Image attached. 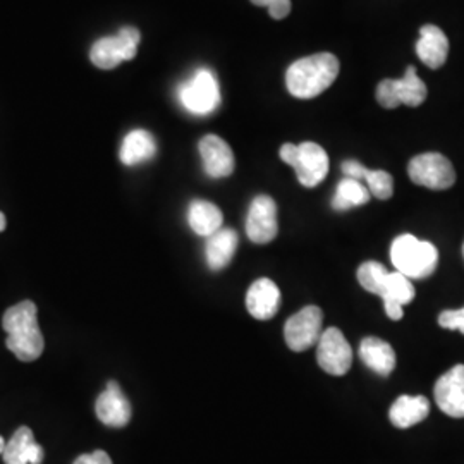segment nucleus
Listing matches in <instances>:
<instances>
[{
	"label": "nucleus",
	"mask_w": 464,
	"mask_h": 464,
	"mask_svg": "<svg viewBox=\"0 0 464 464\" xmlns=\"http://www.w3.org/2000/svg\"><path fill=\"white\" fill-rule=\"evenodd\" d=\"M36 304L34 301H21L11 306L2 318V327L7 332L5 346L14 353L19 362H34L42 356L45 341L38 327Z\"/></svg>",
	"instance_id": "obj_1"
},
{
	"label": "nucleus",
	"mask_w": 464,
	"mask_h": 464,
	"mask_svg": "<svg viewBox=\"0 0 464 464\" xmlns=\"http://www.w3.org/2000/svg\"><path fill=\"white\" fill-rule=\"evenodd\" d=\"M339 69L337 57L329 52L303 57L291 64L285 72L287 90L296 99H315L331 88L339 76Z\"/></svg>",
	"instance_id": "obj_2"
},
{
	"label": "nucleus",
	"mask_w": 464,
	"mask_h": 464,
	"mask_svg": "<svg viewBox=\"0 0 464 464\" xmlns=\"http://www.w3.org/2000/svg\"><path fill=\"white\" fill-rule=\"evenodd\" d=\"M391 260L399 274L408 279H427L439 264V251L430 241H420L413 234H402L391 246Z\"/></svg>",
	"instance_id": "obj_3"
},
{
	"label": "nucleus",
	"mask_w": 464,
	"mask_h": 464,
	"mask_svg": "<svg viewBox=\"0 0 464 464\" xmlns=\"http://www.w3.org/2000/svg\"><path fill=\"white\" fill-rule=\"evenodd\" d=\"M281 159L296 170L298 181L304 188H315L329 174V155L314 141H304L301 145H282Z\"/></svg>",
	"instance_id": "obj_4"
},
{
	"label": "nucleus",
	"mask_w": 464,
	"mask_h": 464,
	"mask_svg": "<svg viewBox=\"0 0 464 464\" xmlns=\"http://www.w3.org/2000/svg\"><path fill=\"white\" fill-rule=\"evenodd\" d=\"M178 97L184 109L193 116H208L220 105V88L216 74L210 69H198L191 80L184 82Z\"/></svg>",
	"instance_id": "obj_5"
},
{
	"label": "nucleus",
	"mask_w": 464,
	"mask_h": 464,
	"mask_svg": "<svg viewBox=\"0 0 464 464\" xmlns=\"http://www.w3.org/2000/svg\"><path fill=\"white\" fill-rule=\"evenodd\" d=\"M140 40L141 34L133 26H126L114 36L97 40L90 50V59L99 69H114L126 61H133Z\"/></svg>",
	"instance_id": "obj_6"
},
{
	"label": "nucleus",
	"mask_w": 464,
	"mask_h": 464,
	"mask_svg": "<svg viewBox=\"0 0 464 464\" xmlns=\"http://www.w3.org/2000/svg\"><path fill=\"white\" fill-rule=\"evenodd\" d=\"M427 100V84L418 76L415 66L406 69L399 80H383L377 86V102L383 109H398L399 105L418 107Z\"/></svg>",
	"instance_id": "obj_7"
},
{
	"label": "nucleus",
	"mask_w": 464,
	"mask_h": 464,
	"mask_svg": "<svg viewBox=\"0 0 464 464\" xmlns=\"http://www.w3.org/2000/svg\"><path fill=\"white\" fill-rule=\"evenodd\" d=\"M408 174L413 183L435 191L449 189L456 183V170L450 160L435 151L416 155L408 166Z\"/></svg>",
	"instance_id": "obj_8"
},
{
	"label": "nucleus",
	"mask_w": 464,
	"mask_h": 464,
	"mask_svg": "<svg viewBox=\"0 0 464 464\" xmlns=\"http://www.w3.org/2000/svg\"><path fill=\"white\" fill-rule=\"evenodd\" d=\"M316 360L325 373L334 377L346 375L353 365V349L344 334L335 327L322 332L316 343Z\"/></svg>",
	"instance_id": "obj_9"
},
{
	"label": "nucleus",
	"mask_w": 464,
	"mask_h": 464,
	"mask_svg": "<svg viewBox=\"0 0 464 464\" xmlns=\"http://www.w3.org/2000/svg\"><path fill=\"white\" fill-rule=\"evenodd\" d=\"M322 322L324 314L314 304L291 316L284 325V339L287 346L296 353L316 346L322 335Z\"/></svg>",
	"instance_id": "obj_10"
},
{
	"label": "nucleus",
	"mask_w": 464,
	"mask_h": 464,
	"mask_svg": "<svg viewBox=\"0 0 464 464\" xmlns=\"http://www.w3.org/2000/svg\"><path fill=\"white\" fill-rule=\"evenodd\" d=\"M279 232V224H277V205L276 201L260 195L251 201L248 210V218H246V234L249 241L256 245H266L276 239Z\"/></svg>",
	"instance_id": "obj_11"
},
{
	"label": "nucleus",
	"mask_w": 464,
	"mask_h": 464,
	"mask_svg": "<svg viewBox=\"0 0 464 464\" xmlns=\"http://www.w3.org/2000/svg\"><path fill=\"white\" fill-rule=\"evenodd\" d=\"M95 413L103 425L112 429H122L131 421V402L124 396L117 382H109L107 389L97 398Z\"/></svg>",
	"instance_id": "obj_12"
},
{
	"label": "nucleus",
	"mask_w": 464,
	"mask_h": 464,
	"mask_svg": "<svg viewBox=\"0 0 464 464\" xmlns=\"http://www.w3.org/2000/svg\"><path fill=\"white\" fill-rule=\"evenodd\" d=\"M437 406L450 418H464V365L446 372L433 389Z\"/></svg>",
	"instance_id": "obj_13"
},
{
	"label": "nucleus",
	"mask_w": 464,
	"mask_h": 464,
	"mask_svg": "<svg viewBox=\"0 0 464 464\" xmlns=\"http://www.w3.org/2000/svg\"><path fill=\"white\" fill-rule=\"evenodd\" d=\"M198 150L203 160V169L210 178L222 179L234 172V153L231 147L220 136L217 134L203 136L199 141Z\"/></svg>",
	"instance_id": "obj_14"
},
{
	"label": "nucleus",
	"mask_w": 464,
	"mask_h": 464,
	"mask_svg": "<svg viewBox=\"0 0 464 464\" xmlns=\"http://www.w3.org/2000/svg\"><path fill=\"white\" fill-rule=\"evenodd\" d=\"M279 306H281V291L276 282L262 277L249 285L246 308L253 318L270 320L279 312Z\"/></svg>",
	"instance_id": "obj_15"
},
{
	"label": "nucleus",
	"mask_w": 464,
	"mask_h": 464,
	"mask_svg": "<svg viewBox=\"0 0 464 464\" xmlns=\"http://www.w3.org/2000/svg\"><path fill=\"white\" fill-rule=\"evenodd\" d=\"M416 53L420 61L430 69H439L448 61L449 40L446 34L433 24L420 28V40L416 42Z\"/></svg>",
	"instance_id": "obj_16"
},
{
	"label": "nucleus",
	"mask_w": 464,
	"mask_h": 464,
	"mask_svg": "<svg viewBox=\"0 0 464 464\" xmlns=\"http://www.w3.org/2000/svg\"><path fill=\"white\" fill-rule=\"evenodd\" d=\"M2 458L5 464H42L44 448L34 442V431L19 427L2 450Z\"/></svg>",
	"instance_id": "obj_17"
},
{
	"label": "nucleus",
	"mask_w": 464,
	"mask_h": 464,
	"mask_svg": "<svg viewBox=\"0 0 464 464\" xmlns=\"http://www.w3.org/2000/svg\"><path fill=\"white\" fill-rule=\"evenodd\" d=\"M360 358L370 370L382 377H389L396 368V353L387 341L365 337L360 344Z\"/></svg>",
	"instance_id": "obj_18"
},
{
	"label": "nucleus",
	"mask_w": 464,
	"mask_h": 464,
	"mask_svg": "<svg viewBox=\"0 0 464 464\" xmlns=\"http://www.w3.org/2000/svg\"><path fill=\"white\" fill-rule=\"evenodd\" d=\"M239 245L237 232L234 229H218L207 237L205 256L210 270H222L231 264L232 256Z\"/></svg>",
	"instance_id": "obj_19"
},
{
	"label": "nucleus",
	"mask_w": 464,
	"mask_h": 464,
	"mask_svg": "<svg viewBox=\"0 0 464 464\" xmlns=\"http://www.w3.org/2000/svg\"><path fill=\"white\" fill-rule=\"evenodd\" d=\"M430 413V402L423 396H401L391 406L389 418L394 427L410 429L421 423Z\"/></svg>",
	"instance_id": "obj_20"
},
{
	"label": "nucleus",
	"mask_w": 464,
	"mask_h": 464,
	"mask_svg": "<svg viewBox=\"0 0 464 464\" xmlns=\"http://www.w3.org/2000/svg\"><path fill=\"white\" fill-rule=\"evenodd\" d=\"M157 153V141L155 138L145 130H134L126 134L122 145H121V162L124 166H138L143 162H149Z\"/></svg>",
	"instance_id": "obj_21"
},
{
	"label": "nucleus",
	"mask_w": 464,
	"mask_h": 464,
	"mask_svg": "<svg viewBox=\"0 0 464 464\" xmlns=\"http://www.w3.org/2000/svg\"><path fill=\"white\" fill-rule=\"evenodd\" d=\"M222 222H224V216L214 203L205 199H195L189 203L188 224L195 234L208 237L214 232L222 229Z\"/></svg>",
	"instance_id": "obj_22"
},
{
	"label": "nucleus",
	"mask_w": 464,
	"mask_h": 464,
	"mask_svg": "<svg viewBox=\"0 0 464 464\" xmlns=\"http://www.w3.org/2000/svg\"><path fill=\"white\" fill-rule=\"evenodd\" d=\"M372 198L368 188L362 181L344 178L343 181L337 184L335 195L332 198V208L335 212H346L354 207H362L366 205Z\"/></svg>",
	"instance_id": "obj_23"
},
{
	"label": "nucleus",
	"mask_w": 464,
	"mask_h": 464,
	"mask_svg": "<svg viewBox=\"0 0 464 464\" xmlns=\"http://www.w3.org/2000/svg\"><path fill=\"white\" fill-rule=\"evenodd\" d=\"M415 299V285L411 279L396 272H389L385 281V289L382 295L383 303H396L399 306L410 304Z\"/></svg>",
	"instance_id": "obj_24"
},
{
	"label": "nucleus",
	"mask_w": 464,
	"mask_h": 464,
	"mask_svg": "<svg viewBox=\"0 0 464 464\" xmlns=\"http://www.w3.org/2000/svg\"><path fill=\"white\" fill-rule=\"evenodd\" d=\"M387 277H389V270L379 262H365L358 268V282L362 284V287L381 298Z\"/></svg>",
	"instance_id": "obj_25"
},
{
	"label": "nucleus",
	"mask_w": 464,
	"mask_h": 464,
	"mask_svg": "<svg viewBox=\"0 0 464 464\" xmlns=\"http://www.w3.org/2000/svg\"><path fill=\"white\" fill-rule=\"evenodd\" d=\"M360 181L365 184L370 195L375 198L389 199L394 195L392 176L385 170H370L368 167H365Z\"/></svg>",
	"instance_id": "obj_26"
},
{
	"label": "nucleus",
	"mask_w": 464,
	"mask_h": 464,
	"mask_svg": "<svg viewBox=\"0 0 464 464\" xmlns=\"http://www.w3.org/2000/svg\"><path fill=\"white\" fill-rule=\"evenodd\" d=\"M439 325L449 331H459L464 334V308L461 310H446L439 315Z\"/></svg>",
	"instance_id": "obj_27"
},
{
	"label": "nucleus",
	"mask_w": 464,
	"mask_h": 464,
	"mask_svg": "<svg viewBox=\"0 0 464 464\" xmlns=\"http://www.w3.org/2000/svg\"><path fill=\"white\" fill-rule=\"evenodd\" d=\"M74 464H112V459L105 450H95L92 454H83L80 456Z\"/></svg>",
	"instance_id": "obj_28"
},
{
	"label": "nucleus",
	"mask_w": 464,
	"mask_h": 464,
	"mask_svg": "<svg viewBox=\"0 0 464 464\" xmlns=\"http://www.w3.org/2000/svg\"><path fill=\"white\" fill-rule=\"evenodd\" d=\"M291 13V0H274L268 5V14L274 19H284Z\"/></svg>",
	"instance_id": "obj_29"
},
{
	"label": "nucleus",
	"mask_w": 464,
	"mask_h": 464,
	"mask_svg": "<svg viewBox=\"0 0 464 464\" xmlns=\"http://www.w3.org/2000/svg\"><path fill=\"white\" fill-rule=\"evenodd\" d=\"M383 308H385V314L391 320L398 322L402 318V306H399L396 303H383Z\"/></svg>",
	"instance_id": "obj_30"
},
{
	"label": "nucleus",
	"mask_w": 464,
	"mask_h": 464,
	"mask_svg": "<svg viewBox=\"0 0 464 464\" xmlns=\"http://www.w3.org/2000/svg\"><path fill=\"white\" fill-rule=\"evenodd\" d=\"M5 226H7V220H5V216L0 212V232L5 229Z\"/></svg>",
	"instance_id": "obj_31"
},
{
	"label": "nucleus",
	"mask_w": 464,
	"mask_h": 464,
	"mask_svg": "<svg viewBox=\"0 0 464 464\" xmlns=\"http://www.w3.org/2000/svg\"><path fill=\"white\" fill-rule=\"evenodd\" d=\"M5 448V440L0 437V454H2V450Z\"/></svg>",
	"instance_id": "obj_32"
},
{
	"label": "nucleus",
	"mask_w": 464,
	"mask_h": 464,
	"mask_svg": "<svg viewBox=\"0 0 464 464\" xmlns=\"http://www.w3.org/2000/svg\"><path fill=\"white\" fill-rule=\"evenodd\" d=\"M463 256H464V245H463Z\"/></svg>",
	"instance_id": "obj_33"
}]
</instances>
